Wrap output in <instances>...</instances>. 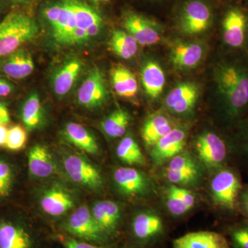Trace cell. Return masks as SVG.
I'll return each mask as SVG.
<instances>
[{"instance_id": "6da1fadb", "label": "cell", "mask_w": 248, "mask_h": 248, "mask_svg": "<svg viewBox=\"0 0 248 248\" xmlns=\"http://www.w3.org/2000/svg\"><path fill=\"white\" fill-rule=\"evenodd\" d=\"M213 77L222 120L235 128L248 113V54L228 53L217 63Z\"/></svg>"}, {"instance_id": "7a4b0ae2", "label": "cell", "mask_w": 248, "mask_h": 248, "mask_svg": "<svg viewBox=\"0 0 248 248\" xmlns=\"http://www.w3.org/2000/svg\"><path fill=\"white\" fill-rule=\"evenodd\" d=\"M37 23L29 15L14 11L0 22V60L20 49L38 35Z\"/></svg>"}, {"instance_id": "3957f363", "label": "cell", "mask_w": 248, "mask_h": 248, "mask_svg": "<svg viewBox=\"0 0 248 248\" xmlns=\"http://www.w3.org/2000/svg\"><path fill=\"white\" fill-rule=\"evenodd\" d=\"M241 176L228 166L214 173L210 185V197L215 206L228 215L239 213V199L243 188Z\"/></svg>"}, {"instance_id": "277c9868", "label": "cell", "mask_w": 248, "mask_h": 248, "mask_svg": "<svg viewBox=\"0 0 248 248\" xmlns=\"http://www.w3.org/2000/svg\"><path fill=\"white\" fill-rule=\"evenodd\" d=\"M221 27L222 42L228 53L248 54V4H230L223 14Z\"/></svg>"}, {"instance_id": "5b68a950", "label": "cell", "mask_w": 248, "mask_h": 248, "mask_svg": "<svg viewBox=\"0 0 248 248\" xmlns=\"http://www.w3.org/2000/svg\"><path fill=\"white\" fill-rule=\"evenodd\" d=\"M194 149L197 159L213 174L228 166L233 155L231 140L213 131L200 134L195 139Z\"/></svg>"}, {"instance_id": "8992f818", "label": "cell", "mask_w": 248, "mask_h": 248, "mask_svg": "<svg viewBox=\"0 0 248 248\" xmlns=\"http://www.w3.org/2000/svg\"><path fill=\"white\" fill-rule=\"evenodd\" d=\"M204 170L205 169L195 156L183 151L168 161L162 174L170 184L187 188L202 182Z\"/></svg>"}, {"instance_id": "52a82bcc", "label": "cell", "mask_w": 248, "mask_h": 248, "mask_svg": "<svg viewBox=\"0 0 248 248\" xmlns=\"http://www.w3.org/2000/svg\"><path fill=\"white\" fill-rule=\"evenodd\" d=\"M45 16L50 24L53 40L62 46L73 45V35L77 28L73 11L63 0L48 6Z\"/></svg>"}, {"instance_id": "ba28073f", "label": "cell", "mask_w": 248, "mask_h": 248, "mask_svg": "<svg viewBox=\"0 0 248 248\" xmlns=\"http://www.w3.org/2000/svg\"><path fill=\"white\" fill-rule=\"evenodd\" d=\"M113 179L120 193L127 197H146L155 192V184L149 177L133 168L116 170Z\"/></svg>"}, {"instance_id": "9c48e42d", "label": "cell", "mask_w": 248, "mask_h": 248, "mask_svg": "<svg viewBox=\"0 0 248 248\" xmlns=\"http://www.w3.org/2000/svg\"><path fill=\"white\" fill-rule=\"evenodd\" d=\"M200 97V88L195 83L186 81L176 86L168 94L164 106L171 113L185 117L195 110Z\"/></svg>"}, {"instance_id": "30bf717a", "label": "cell", "mask_w": 248, "mask_h": 248, "mask_svg": "<svg viewBox=\"0 0 248 248\" xmlns=\"http://www.w3.org/2000/svg\"><path fill=\"white\" fill-rule=\"evenodd\" d=\"M187 138V129L184 127H174L152 147L150 155L153 164L155 166H161L182 153Z\"/></svg>"}, {"instance_id": "8fae6325", "label": "cell", "mask_w": 248, "mask_h": 248, "mask_svg": "<svg viewBox=\"0 0 248 248\" xmlns=\"http://www.w3.org/2000/svg\"><path fill=\"white\" fill-rule=\"evenodd\" d=\"M212 21L213 13L208 5L200 0H192L183 10L181 28L187 35H199L208 29Z\"/></svg>"}, {"instance_id": "7c38bea8", "label": "cell", "mask_w": 248, "mask_h": 248, "mask_svg": "<svg viewBox=\"0 0 248 248\" xmlns=\"http://www.w3.org/2000/svg\"><path fill=\"white\" fill-rule=\"evenodd\" d=\"M63 167L72 181L90 188L102 187L103 179L100 172L87 160L77 155L66 156Z\"/></svg>"}, {"instance_id": "4fadbf2b", "label": "cell", "mask_w": 248, "mask_h": 248, "mask_svg": "<svg viewBox=\"0 0 248 248\" xmlns=\"http://www.w3.org/2000/svg\"><path fill=\"white\" fill-rule=\"evenodd\" d=\"M107 97V87L102 71L99 68H94L79 87L78 102L88 108H96L104 104Z\"/></svg>"}, {"instance_id": "5bb4252c", "label": "cell", "mask_w": 248, "mask_h": 248, "mask_svg": "<svg viewBox=\"0 0 248 248\" xmlns=\"http://www.w3.org/2000/svg\"><path fill=\"white\" fill-rule=\"evenodd\" d=\"M66 229L71 234L88 241H102L106 239L92 212L86 206L79 207L72 214L67 222Z\"/></svg>"}, {"instance_id": "9a60e30c", "label": "cell", "mask_w": 248, "mask_h": 248, "mask_svg": "<svg viewBox=\"0 0 248 248\" xmlns=\"http://www.w3.org/2000/svg\"><path fill=\"white\" fill-rule=\"evenodd\" d=\"M132 231L139 241L143 243L155 242L164 234V221L155 211H142L134 217Z\"/></svg>"}, {"instance_id": "2e32d148", "label": "cell", "mask_w": 248, "mask_h": 248, "mask_svg": "<svg viewBox=\"0 0 248 248\" xmlns=\"http://www.w3.org/2000/svg\"><path fill=\"white\" fill-rule=\"evenodd\" d=\"M73 11L77 29L83 31L89 40L99 35L103 26L102 18L97 11L81 0H63Z\"/></svg>"}, {"instance_id": "e0dca14e", "label": "cell", "mask_w": 248, "mask_h": 248, "mask_svg": "<svg viewBox=\"0 0 248 248\" xmlns=\"http://www.w3.org/2000/svg\"><path fill=\"white\" fill-rule=\"evenodd\" d=\"M172 248H231L224 235L213 231L189 232L173 241Z\"/></svg>"}, {"instance_id": "ac0fdd59", "label": "cell", "mask_w": 248, "mask_h": 248, "mask_svg": "<svg viewBox=\"0 0 248 248\" xmlns=\"http://www.w3.org/2000/svg\"><path fill=\"white\" fill-rule=\"evenodd\" d=\"M164 193L165 205L172 216H184L195 207L196 196L187 187L170 184L166 186Z\"/></svg>"}, {"instance_id": "d6986e66", "label": "cell", "mask_w": 248, "mask_h": 248, "mask_svg": "<svg viewBox=\"0 0 248 248\" xmlns=\"http://www.w3.org/2000/svg\"><path fill=\"white\" fill-rule=\"evenodd\" d=\"M124 25L139 45L148 46L156 45L160 40L159 31L154 24L140 15L127 14L124 19Z\"/></svg>"}, {"instance_id": "ffe728a7", "label": "cell", "mask_w": 248, "mask_h": 248, "mask_svg": "<svg viewBox=\"0 0 248 248\" xmlns=\"http://www.w3.org/2000/svg\"><path fill=\"white\" fill-rule=\"evenodd\" d=\"M92 214L106 238L115 234L122 215L118 204L112 201H101L94 204Z\"/></svg>"}, {"instance_id": "44dd1931", "label": "cell", "mask_w": 248, "mask_h": 248, "mask_svg": "<svg viewBox=\"0 0 248 248\" xmlns=\"http://www.w3.org/2000/svg\"><path fill=\"white\" fill-rule=\"evenodd\" d=\"M35 63L32 55L27 50L19 49L0 60V71L14 79H22L30 76L34 71Z\"/></svg>"}, {"instance_id": "7402d4cb", "label": "cell", "mask_w": 248, "mask_h": 248, "mask_svg": "<svg viewBox=\"0 0 248 248\" xmlns=\"http://www.w3.org/2000/svg\"><path fill=\"white\" fill-rule=\"evenodd\" d=\"M204 54L205 48L199 42H179L173 46L171 61L179 69H192L200 64Z\"/></svg>"}, {"instance_id": "603a6c76", "label": "cell", "mask_w": 248, "mask_h": 248, "mask_svg": "<svg viewBox=\"0 0 248 248\" xmlns=\"http://www.w3.org/2000/svg\"><path fill=\"white\" fill-rule=\"evenodd\" d=\"M82 68L79 60L73 59L65 62L55 73L53 80L54 92L63 97L70 92Z\"/></svg>"}, {"instance_id": "cb8c5ba5", "label": "cell", "mask_w": 248, "mask_h": 248, "mask_svg": "<svg viewBox=\"0 0 248 248\" xmlns=\"http://www.w3.org/2000/svg\"><path fill=\"white\" fill-rule=\"evenodd\" d=\"M174 128V124L167 116L162 113H155L150 116L143 124L142 138L145 144L152 148Z\"/></svg>"}, {"instance_id": "d4e9b609", "label": "cell", "mask_w": 248, "mask_h": 248, "mask_svg": "<svg viewBox=\"0 0 248 248\" xmlns=\"http://www.w3.org/2000/svg\"><path fill=\"white\" fill-rule=\"evenodd\" d=\"M141 79L147 95L156 99L164 91L166 76L161 66L155 61H148L141 70Z\"/></svg>"}, {"instance_id": "484cf974", "label": "cell", "mask_w": 248, "mask_h": 248, "mask_svg": "<svg viewBox=\"0 0 248 248\" xmlns=\"http://www.w3.org/2000/svg\"><path fill=\"white\" fill-rule=\"evenodd\" d=\"M74 205V201L66 191L60 187H53L45 192L41 200L44 211L53 217L61 216Z\"/></svg>"}, {"instance_id": "4316f807", "label": "cell", "mask_w": 248, "mask_h": 248, "mask_svg": "<svg viewBox=\"0 0 248 248\" xmlns=\"http://www.w3.org/2000/svg\"><path fill=\"white\" fill-rule=\"evenodd\" d=\"M28 161L31 174L36 177H48L55 171L53 157L47 148L42 145H35L31 148Z\"/></svg>"}, {"instance_id": "83f0119b", "label": "cell", "mask_w": 248, "mask_h": 248, "mask_svg": "<svg viewBox=\"0 0 248 248\" xmlns=\"http://www.w3.org/2000/svg\"><path fill=\"white\" fill-rule=\"evenodd\" d=\"M29 234L11 222H0V248H31Z\"/></svg>"}, {"instance_id": "f1b7e54d", "label": "cell", "mask_w": 248, "mask_h": 248, "mask_svg": "<svg viewBox=\"0 0 248 248\" xmlns=\"http://www.w3.org/2000/svg\"><path fill=\"white\" fill-rule=\"evenodd\" d=\"M67 140L79 149L90 154H97L99 147L95 139L83 125L77 123L67 124L65 129Z\"/></svg>"}, {"instance_id": "f546056e", "label": "cell", "mask_w": 248, "mask_h": 248, "mask_svg": "<svg viewBox=\"0 0 248 248\" xmlns=\"http://www.w3.org/2000/svg\"><path fill=\"white\" fill-rule=\"evenodd\" d=\"M113 89L120 97H133L138 91V81L128 68L122 66L115 67L111 73Z\"/></svg>"}, {"instance_id": "4dcf8cb0", "label": "cell", "mask_w": 248, "mask_h": 248, "mask_svg": "<svg viewBox=\"0 0 248 248\" xmlns=\"http://www.w3.org/2000/svg\"><path fill=\"white\" fill-rule=\"evenodd\" d=\"M110 45L116 55L124 60H129L136 55L139 44L128 32L116 30L111 36Z\"/></svg>"}, {"instance_id": "1f68e13d", "label": "cell", "mask_w": 248, "mask_h": 248, "mask_svg": "<svg viewBox=\"0 0 248 248\" xmlns=\"http://www.w3.org/2000/svg\"><path fill=\"white\" fill-rule=\"evenodd\" d=\"M42 115L40 97L37 93H32L23 104L21 112L23 123L28 130H35L42 123Z\"/></svg>"}, {"instance_id": "d6a6232c", "label": "cell", "mask_w": 248, "mask_h": 248, "mask_svg": "<svg viewBox=\"0 0 248 248\" xmlns=\"http://www.w3.org/2000/svg\"><path fill=\"white\" fill-rule=\"evenodd\" d=\"M130 122V116L123 109H117L102 122L103 130L111 138L123 137L126 133Z\"/></svg>"}, {"instance_id": "836d02e7", "label": "cell", "mask_w": 248, "mask_h": 248, "mask_svg": "<svg viewBox=\"0 0 248 248\" xmlns=\"http://www.w3.org/2000/svg\"><path fill=\"white\" fill-rule=\"evenodd\" d=\"M117 156L125 164L144 165L146 163L141 148L135 139L126 136L122 139L117 148Z\"/></svg>"}, {"instance_id": "e575fe53", "label": "cell", "mask_w": 248, "mask_h": 248, "mask_svg": "<svg viewBox=\"0 0 248 248\" xmlns=\"http://www.w3.org/2000/svg\"><path fill=\"white\" fill-rule=\"evenodd\" d=\"M235 128L237 131L231 140L233 155H238L248 162V116L245 117Z\"/></svg>"}, {"instance_id": "d590c367", "label": "cell", "mask_w": 248, "mask_h": 248, "mask_svg": "<svg viewBox=\"0 0 248 248\" xmlns=\"http://www.w3.org/2000/svg\"><path fill=\"white\" fill-rule=\"evenodd\" d=\"M231 248H248V218L228 228Z\"/></svg>"}, {"instance_id": "8d00e7d4", "label": "cell", "mask_w": 248, "mask_h": 248, "mask_svg": "<svg viewBox=\"0 0 248 248\" xmlns=\"http://www.w3.org/2000/svg\"><path fill=\"white\" fill-rule=\"evenodd\" d=\"M15 177L13 166L5 160L0 159V202L9 196Z\"/></svg>"}, {"instance_id": "74e56055", "label": "cell", "mask_w": 248, "mask_h": 248, "mask_svg": "<svg viewBox=\"0 0 248 248\" xmlns=\"http://www.w3.org/2000/svg\"><path fill=\"white\" fill-rule=\"evenodd\" d=\"M27 140V135L25 130L21 125H14L8 131L6 147L10 151H19L25 145Z\"/></svg>"}, {"instance_id": "f35d334b", "label": "cell", "mask_w": 248, "mask_h": 248, "mask_svg": "<svg viewBox=\"0 0 248 248\" xmlns=\"http://www.w3.org/2000/svg\"><path fill=\"white\" fill-rule=\"evenodd\" d=\"M239 211L248 218V185L243 186L239 199Z\"/></svg>"}, {"instance_id": "ab89813d", "label": "cell", "mask_w": 248, "mask_h": 248, "mask_svg": "<svg viewBox=\"0 0 248 248\" xmlns=\"http://www.w3.org/2000/svg\"><path fill=\"white\" fill-rule=\"evenodd\" d=\"M14 86L4 79L0 78V97L9 96L14 91Z\"/></svg>"}, {"instance_id": "60d3db41", "label": "cell", "mask_w": 248, "mask_h": 248, "mask_svg": "<svg viewBox=\"0 0 248 248\" xmlns=\"http://www.w3.org/2000/svg\"><path fill=\"white\" fill-rule=\"evenodd\" d=\"M11 119H10L9 111L6 104L4 102L0 101V124L1 125H6L9 123Z\"/></svg>"}, {"instance_id": "b9f144b4", "label": "cell", "mask_w": 248, "mask_h": 248, "mask_svg": "<svg viewBox=\"0 0 248 248\" xmlns=\"http://www.w3.org/2000/svg\"><path fill=\"white\" fill-rule=\"evenodd\" d=\"M66 248H100L87 243L81 242L76 240L71 239L66 243Z\"/></svg>"}, {"instance_id": "7bdbcfd3", "label": "cell", "mask_w": 248, "mask_h": 248, "mask_svg": "<svg viewBox=\"0 0 248 248\" xmlns=\"http://www.w3.org/2000/svg\"><path fill=\"white\" fill-rule=\"evenodd\" d=\"M8 131L9 130L5 126V125L0 124V147L6 146Z\"/></svg>"}, {"instance_id": "ee69618b", "label": "cell", "mask_w": 248, "mask_h": 248, "mask_svg": "<svg viewBox=\"0 0 248 248\" xmlns=\"http://www.w3.org/2000/svg\"><path fill=\"white\" fill-rule=\"evenodd\" d=\"M9 2L14 6H23L31 2L32 0H7Z\"/></svg>"}, {"instance_id": "f6af8a7d", "label": "cell", "mask_w": 248, "mask_h": 248, "mask_svg": "<svg viewBox=\"0 0 248 248\" xmlns=\"http://www.w3.org/2000/svg\"><path fill=\"white\" fill-rule=\"evenodd\" d=\"M93 1H95V2L101 3V2H107V1H110V0H93Z\"/></svg>"}, {"instance_id": "bcb514c9", "label": "cell", "mask_w": 248, "mask_h": 248, "mask_svg": "<svg viewBox=\"0 0 248 248\" xmlns=\"http://www.w3.org/2000/svg\"></svg>"}]
</instances>
